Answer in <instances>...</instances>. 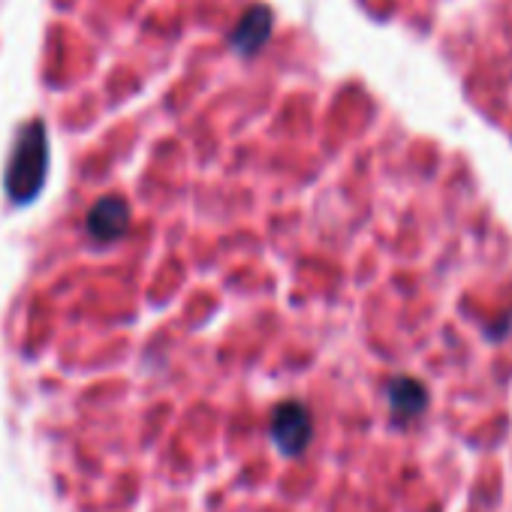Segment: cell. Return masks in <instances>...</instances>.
<instances>
[{
	"label": "cell",
	"instance_id": "6da1fadb",
	"mask_svg": "<svg viewBox=\"0 0 512 512\" xmlns=\"http://www.w3.org/2000/svg\"><path fill=\"white\" fill-rule=\"evenodd\" d=\"M46 175H49V130L43 118H34L16 136L7 175H4L7 196L16 205L34 202L46 184Z\"/></svg>",
	"mask_w": 512,
	"mask_h": 512
},
{
	"label": "cell",
	"instance_id": "7a4b0ae2",
	"mask_svg": "<svg viewBox=\"0 0 512 512\" xmlns=\"http://www.w3.org/2000/svg\"><path fill=\"white\" fill-rule=\"evenodd\" d=\"M314 434V419L305 404L299 401H284L272 413V437L284 455H302L311 443Z\"/></svg>",
	"mask_w": 512,
	"mask_h": 512
},
{
	"label": "cell",
	"instance_id": "3957f363",
	"mask_svg": "<svg viewBox=\"0 0 512 512\" xmlns=\"http://www.w3.org/2000/svg\"><path fill=\"white\" fill-rule=\"evenodd\" d=\"M272 28H275V13H272L269 7H263V4L250 7V10L238 19L235 31L229 34L232 52H238V55H244V58H250V55H256V52H263V46H266L269 37H272Z\"/></svg>",
	"mask_w": 512,
	"mask_h": 512
},
{
	"label": "cell",
	"instance_id": "277c9868",
	"mask_svg": "<svg viewBox=\"0 0 512 512\" xmlns=\"http://www.w3.org/2000/svg\"><path fill=\"white\" fill-rule=\"evenodd\" d=\"M85 223H88V232L94 241H100V244L118 241L130 226V205L121 196H103L91 205Z\"/></svg>",
	"mask_w": 512,
	"mask_h": 512
},
{
	"label": "cell",
	"instance_id": "5b68a950",
	"mask_svg": "<svg viewBox=\"0 0 512 512\" xmlns=\"http://www.w3.org/2000/svg\"><path fill=\"white\" fill-rule=\"evenodd\" d=\"M386 398H389L395 422H410L428 407V392L413 377H395L386 389Z\"/></svg>",
	"mask_w": 512,
	"mask_h": 512
}]
</instances>
